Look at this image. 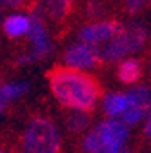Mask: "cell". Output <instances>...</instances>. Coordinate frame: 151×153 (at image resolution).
I'll use <instances>...</instances> for the list:
<instances>
[{
	"label": "cell",
	"mask_w": 151,
	"mask_h": 153,
	"mask_svg": "<svg viewBox=\"0 0 151 153\" xmlns=\"http://www.w3.org/2000/svg\"><path fill=\"white\" fill-rule=\"evenodd\" d=\"M67 128L71 131H84L86 128H89V115L84 111L71 113L69 119H67Z\"/></svg>",
	"instance_id": "4fadbf2b"
},
{
	"label": "cell",
	"mask_w": 151,
	"mask_h": 153,
	"mask_svg": "<svg viewBox=\"0 0 151 153\" xmlns=\"http://www.w3.org/2000/svg\"><path fill=\"white\" fill-rule=\"evenodd\" d=\"M49 86L55 99L75 111H89L100 97V89L89 75L69 68H56L51 71Z\"/></svg>",
	"instance_id": "6da1fadb"
},
{
	"label": "cell",
	"mask_w": 151,
	"mask_h": 153,
	"mask_svg": "<svg viewBox=\"0 0 151 153\" xmlns=\"http://www.w3.org/2000/svg\"><path fill=\"white\" fill-rule=\"evenodd\" d=\"M4 108H6V104H4L2 100H0V115H2V113H4Z\"/></svg>",
	"instance_id": "e0dca14e"
},
{
	"label": "cell",
	"mask_w": 151,
	"mask_h": 153,
	"mask_svg": "<svg viewBox=\"0 0 151 153\" xmlns=\"http://www.w3.org/2000/svg\"><path fill=\"white\" fill-rule=\"evenodd\" d=\"M142 6H144V2H140V0H133V2H127V9H129L131 13H137Z\"/></svg>",
	"instance_id": "9a60e30c"
},
{
	"label": "cell",
	"mask_w": 151,
	"mask_h": 153,
	"mask_svg": "<svg viewBox=\"0 0 151 153\" xmlns=\"http://www.w3.org/2000/svg\"><path fill=\"white\" fill-rule=\"evenodd\" d=\"M0 153H4V151H0Z\"/></svg>",
	"instance_id": "d6986e66"
},
{
	"label": "cell",
	"mask_w": 151,
	"mask_h": 153,
	"mask_svg": "<svg viewBox=\"0 0 151 153\" xmlns=\"http://www.w3.org/2000/svg\"><path fill=\"white\" fill-rule=\"evenodd\" d=\"M122 29V26L117 20H98V22H91L87 26H84L78 33V42H84L87 46L93 48H100L106 46L109 40H113L118 31Z\"/></svg>",
	"instance_id": "52a82bcc"
},
{
	"label": "cell",
	"mask_w": 151,
	"mask_h": 153,
	"mask_svg": "<svg viewBox=\"0 0 151 153\" xmlns=\"http://www.w3.org/2000/svg\"><path fill=\"white\" fill-rule=\"evenodd\" d=\"M118 153H129V151H126V149H122V151H118Z\"/></svg>",
	"instance_id": "ac0fdd59"
},
{
	"label": "cell",
	"mask_w": 151,
	"mask_h": 153,
	"mask_svg": "<svg viewBox=\"0 0 151 153\" xmlns=\"http://www.w3.org/2000/svg\"><path fill=\"white\" fill-rule=\"evenodd\" d=\"M29 26H31V18L29 15H24V13H13L4 20V31L11 38H20L27 35Z\"/></svg>",
	"instance_id": "9c48e42d"
},
{
	"label": "cell",
	"mask_w": 151,
	"mask_h": 153,
	"mask_svg": "<svg viewBox=\"0 0 151 153\" xmlns=\"http://www.w3.org/2000/svg\"><path fill=\"white\" fill-rule=\"evenodd\" d=\"M102 109L107 115L109 119H117L122 117L124 111L127 109V99H126V93H106L104 99H102Z\"/></svg>",
	"instance_id": "30bf717a"
},
{
	"label": "cell",
	"mask_w": 151,
	"mask_h": 153,
	"mask_svg": "<svg viewBox=\"0 0 151 153\" xmlns=\"http://www.w3.org/2000/svg\"><path fill=\"white\" fill-rule=\"evenodd\" d=\"M140 75H142V68L137 59H126L118 66V79L124 84H135L140 79Z\"/></svg>",
	"instance_id": "8fae6325"
},
{
	"label": "cell",
	"mask_w": 151,
	"mask_h": 153,
	"mask_svg": "<svg viewBox=\"0 0 151 153\" xmlns=\"http://www.w3.org/2000/svg\"><path fill=\"white\" fill-rule=\"evenodd\" d=\"M29 89V84L20 80V82H7V84H2L0 86V100L4 104L7 102H13L16 99H20L24 93H27Z\"/></svg>",
	"instance_id": "7c38bea8"
},
{
	"label": "cell",
	"mask_w": 151,
	"mask_h": 153,
	"mask_svg": "<svg viewBox=\"0 0 151 153\" xmlns=\"http://www.w3.org/2000/svg\"><path fill=\"white\" fill-rule=\"evenodd\" d=\"M64 62H66V68L84 73L87 69H93L100 62L98 49L93 46H87L84 42H75L66 49Z\"/></svg>",
	"instance_id": "ba28073f"
},
{
	"label": "cell",
	"mask_w": 151,
	"mask_h": 153,
	"mask_svg": "<svg viewBox=\"0 0 151 153\" xmlns=\"http://www.w3.org/2000/svg\"><path fill=\"white\" fill-rule=\"evenodd\" d=\"M129 137V128L120 119H106L98 122L84 137L82 148L86 153H118Z\"/></svg>",
	"instance_id": "7a4b0ae2"
},
{
	"label": "cell",
	"mask_w": 151,
	"mask_h": 153,
	"mask_svg": "<svg viewBox=\"0 0 151 153\" xmlns=\"http://www.w3.org/2000/svg\"><path fill=\"white\" fill-rule=\"evenodd\" d=\"M31 26H29V40H31V51L22 56L20 64H26V62H35V60H40L44 56H47L51 53V40H49V35L46 31V26L42 22V18L38 15H31Z\"/></svg>",
	"instance_id": "8992f818"
},
{
	"label": "cell",
	"mask_w": 151,
	"mask_h": 153,
	"mask_svg": "<svg viewBox=\"0 0 151 153\" xmlns=\"http://www.w3.org/2000/svg\"><path fill=\"white\" fill-rule=\"evenodd\" d=\"M144 133L147 137H151V113H149V117L146 119V126H144Z\"/></svg>",
	"instance_id": "2e32d148"
},
{
	"label": "cell",
	"mask_w": 151,
	"mask_h": 153,
	"mask_svg": "<svg viewBox=\"0 0 151 153\" xmlns=\"http://www.w3.org/2000/svg\"><path fill=\"white\" fill-rule=\"evenodd\" d=\"M60 131L47 119H33L24 133L22 153H58Z\"/></svg>",
	"instance_id": "277c9868"
},
{
	"label": "cell",
	"mask_w": 151,
	"mask_h": 153,
	"mask_svg": "<svg viewBox=\"0 0 151 153\" xmlns=\"http://www.w3.org/2000/svg\"><path fill=\"white\" fill-rule=\"evenodd\" d=\"M47 9L51 11V15H53L55 18H60V16H64L66 11H67V2H49V4H47Z\"/></svg>",
	"instance_id": "5bb4252c"
},
{
	"label": "cell",
	"mask_w": 151,
	"mask_h": 153,
	"mask_svg": "<svg viewBox=\"0 0 151 153\" xmlns=\"http://www.w3.org/2000/svg\"><path fill=\"white\" fill-rule=\"evenodd\" d=\"M127 109L120 117V120L129 128L146 120L151 113V88L149 86H133L127 93Z\"/></svg>",
	"instance_id": "5b68a950"
},
{
	"label": "cell",
	"mask_w": 151,
	"mask_h": 153,
	"mask_svg": "<svg viewBox=\"0 0 151 153\" xmlns=\"http://www.w3.org/2000/svg\"><path fill=\"white\" fill-rule=\"evenodd\" d=\"M147 38V29L146 26H142L140 22H133L124 26L118 35L109 40L106 46L98 48V56L104 62H117L120 59H124L126 55H131L138 51Z\"/></svg>",
	"instance_id": "3957f363"
}]
</instances>
